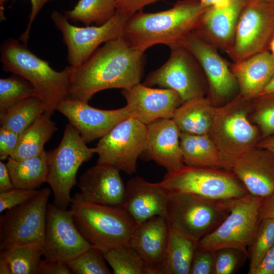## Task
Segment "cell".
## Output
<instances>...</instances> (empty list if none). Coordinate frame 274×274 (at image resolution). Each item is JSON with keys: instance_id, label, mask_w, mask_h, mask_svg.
<instances>
[{"instance_id": "obj_39", "label": "cell", "mask_w": 274, "mask_h": 274, "mask_svg": "<svg viewBox=\"0 0 274 274\" xmlns=\"http://www.w3.org/2000/svg\"><path fill=\"white\" fill-rule=\"evenodd\" d=\"M248 258L247 251L225 247L215 250L214 274H233L244 265Z\"/></svg>"}, {"instance_id": "obj_14", "label": "cell", "mask_w": 274, "mask_h": 274, "mask_svg": "<svg viewBox=\"0 0 274 274\" xmlns=\"http://www.w3.org/2000/svg\"><path fill=\"white\" fill-rule=\"evenodd\" d=\"M147 125L129 117L99 139L97 162L111 165L127 175L136 172L138 159L146 147Z\"/></svg>"}, {"instance_id": "obj_38", "label": "cell", "mask_w": 274, "mask_h": 274, "mask_svg": "<svg viewBox=\"0 0 274 274\" xmlns=\"http://www.w3.org/2000/svg\"><path fill=\"white\" fill-rule=\"evenodd\" d=\"M72 273L76 274H110L104 253L92 246L67 263Z\"/></svg>"}, {"instance_id": "obj_36", "label": "cell", "mask_w": 274, "mask_h": 274, "mask_svg": "<svg viewBox=\"0 0 274 274\" xmlns=\"http://www.w3.org/2000/svg\"><path fill=\"white\" fill-rule=\"evenodd\" d=\"M104 256L114 274H145L143 261L130 246L111 249Z\"/></svg>"}, {"instance_id": "obj_13", "label": "cell", "mask_w": 274, "mask_h": 274, "mask_svg": "<svg viewBox=\"0 0 274 274\" xmlns=\"http://www.w3.org/2000/svg\"><path fill=\"white\" fill-rule=\"evenodd\" d=\"M51 19L63 37L67 47V60L76 66L85 62L102 43L122 37L129 17L116 11L106 23L99 26L78 27L69 23L63 14L54 10Z\"/></svg>"}, {"instance_id": "obj_23", "label": "cell", "mask_w": 274, "mask_h": 274, "mask_svg": "<svg viewBox=\"0 0 274 274\" xmlns=\"http://www.w3.org/2000/svg\"><path fill=\"white\" fill-rule=\"evenodd\" d=\"M169 234L167 219L156 216L137 224L130 246L143 262L145 274H158Z\"/></svg>"}, {"instance_id": "obj_34", "label": "cell", "mask_w": 274, "mask_h": 274, "mask_svg": "<svg viewBox=\"0 0 274 274\" xmlns=\"http://www.w3.org/2000/svg\"><path fill=\"white\" fill-rule=\"evenodd\" d=\"M273 245L274 218L260 220L247 248L250 260L248 274H252L260 265Z\"/></svg>"}, {"instance_id": "obj_22", "label": "cell", "mask_w": 274, "mask_h": 274, "mask_svg": "<svg viewBox=\"0 0 274 274\" xmlns=\"http://www.w3.org/2000/svg\"><path fill=\"white\" fill-rule=\"evenodd\" d=\"M169 194L159 182L151 183L135 177L126 185L122 207L137 224L156 216L167 219Z\"/></svg>"}, {"instance_id": "obj_49", "label": "cell", "mask_w": 274, "mask_h": 274, "mask_svg": "<svg viewBox=\"0 0 274 274\" xmlns=\"http://www.w3.org/2000/svg\"><path fill=\"white\" fill-rule=\"evenodd\" d=\"M256 146L268 149L274 153V135L261 140Z\"/></svg>"}, {"instance_id": "obj_25", "label": "cell", "mask_w": 274, "mask_h": 274, "mask_svg": "<svg viewBox=\"0 0 274 274\" xmlns=\"http://www.w3.org/2000/svg\"><path fill=\"white\" fill-rule=\"evenodd\" d=\"M238 94L247 100L259 96L274 76V56L265 51L231 64Z\"/></svg>"}, {"instance_id": "obj_42", "label": "cell", "mask_w": 274, "mask_h": 274, "mask_svg": "<svg viewBox=\"0 0 274 274\" xmlns=\"http://www.w3.org/2000/svg\"><path fill=\"white\" fill-rule=\"evenodd\" d=\"M20 139L18 133L3 127L0 128V159L9 158L16 149Z\"/></svg>"}, {"instance_id": "obj_5", "label": "cell", "mask_w": 274, "mask_h": 274, "mask_svg": "<svg viewBox=\"0 0 274 274\" xmlns=\"http://www.w3.org/2000/svg\"><path fill=\"white\" fill-rule=\"evenodd\" d=\"M251 100L238 94L226 104L215 107L208 135L220 156L221 168L227 170L238 158L255 147L261 134L252 120Z\"/></svg>"}, {"instance_id": "obj_20", "label": "cell", "mask_w": 274, "mask_h": 274, "mask_svg": "<svg viewBox=\"0 0 274 274\" xmlns=\"http://www.w3.org/2000/svg\"><path fill=\"white\" fill-rule=\"evenodd\" d=\"M116 167L97 163L83 173L78 182L79 193L86 202L113 207H122L126 185Z\"/></svg>"}, {"instance_id": "obj_6", "label": "cell", "mask_w": 274, "mask_h": 274, "mask_svg": "<svg viewBox=\"0 0 274 274\" xmlns=\"http://www.w3.org/2000/svg\"><path fill=\"white\" fill-rule=\"evenodd\" d=\"M232 200L169 191L167 208L169 225L197 243L215 229L226 217Z\"/></svg>"}, {"instance_id": "obj_15", "label": "cell", "mask_w": 274, "mask_h": 274, "mask_svg": "<svg viewBox=\"0 0 274 274\" xmlns=\"http://www.w3.org/2000/svg\"><path fill=\"white\" fill-rule=\"evenodd\" d=\"M91 246L78 229L70 210L48 203L43 247L45 259L67 264Z\"/></svg>"}, {"instance_id": "obj_4", "label": "cell", "mask_w": 274, "mask_h": 274, "mask_svg": "<svg viewBox=\"0 0 274 274\" xmlns=\"http://www.w3.org/2000/svg\"><path fill=\"white\" fill-rule=\"evenodd\" d=\"M70 206L80 232L103 253L130 246L137 223L122 207L89 203L84 200L79 193L72 197Z\"/></svg>"}, {"instance_id": "obj_46", "label": "cell", "mask_w": 274, "mask_h": 274, "mask_svg": "<svg viewBox=\"0 0 274 274\" xmlns=\"http://www.w3.org/2000/svg\"><path fill=\"white\" fill-rule=\"evenodd\" d=\"M252 274H274V245Z\"/></svg>"}, {"instance_id": "obj_29", "label": "cell", "mask_w": 274, "mask_h": 274, "mask_svg": "<svg viewBox=\"0 0 274 274\" xmlns=\"http://www.w3.org/2000/svg\"><path fill=\"white\" fill-rule=\"evenodd\" d=\"M47 152L23 159L8 158L6 163L14 188L37 189L47 182Z\"/></svg>"}, {"instance_id": "obj_54", "label": "cell", "mask_w": 274, "mask_h": 274, "mask_svg": "<svg viewBox=\"0 0 274 274\" xmlns=\"http://www.w3.org/2000/svg\"><path fill=\"white\" fill-rule=\"evenodd\" d=\"M269 50L271 51V53L274 56V36L270 43Z\"/></svg>"}, {"instance_id": "obj_41", "label": "cell", "mask_w": 274, "mask_h": 274, "mask_svg": "<svg viewBox=\"0 0 274 274\" xmlns=\"http://www.w3.org/2000/svg\"><path fill=\"white\" fill-rule=\"evenodd\" d=\"M215 251L196 249L189 274H214Z\"/></svg>"}, {"instance_id": "obj_35", "label": "cell", "mask_w": 274, "mask_h": 274, "mask_svg": "<svg viewBox=\"0 0 274 274\" xmlns=\"http://www.w3.org/2000/svg\"><path fill=\"white\" fill-rule=\"evenodd\" d=\"M35 96L32 85L21 76H12L0 79V114L20 101Z\"/></svg>"}, {"instance_id": "obj_11", "label": "cell", "mask_w": 274, "mask_h": 274, "mask_svg": "<svg viewBox=\"0 0 274 274\" xmlns=\"http://www.w3.org/2000/svg\"><path fill=\"white\" fill-rule=\"evenodd\" d=\"M274 36V4L248 0L241 13L234 40L226 52L232 63L269 51Z\"/></svg>"}, {"instance_id": "obj_10", "label": "cell", "mask_w": 274, "mask_h": 274, "mask_svg": "<svg viewBox=\"0 0 274 274\" xmlns=\"http://www.w3.org/2000/svg\"><path fill=\"white\" fill-rule=\"evenodd\" d=\"M160 184L169 191L194 193L216 199H230L249 193L230 172L210 167L184 165L166 172Z\"/></svg>"}, {"instance_id": "obj_1", "label": "cell", "mask_w": 274, "mask_h": 274, "mask_svg": "<svg viewBox=\"0 0 274 274\" xmlns=\"http://www.w3.org/2000/svg\"><path fill=\"white\" fill-rule=\"evenodd\" d=\"M144 52L130 47L123 37L108 41L83 63L70 67L67 98L88 102L96 93L128 89L141 83Z\"/></svg>"}, {"instance_id": "obj_27", "label": "cell", "mask_w": 274, "mask_h": 274, "mask_svg": "<svg viewBox=\"0 0 274 274\" xmlns=\"http://www.w3.org/2000/svg\"><path fill=\"white\" fill-rule=\"evenodd\" d=\"M197 243L169 225L166 251L158 274H189Z\"/></svg>"}, {"instance_id": "obj_43", "label": "cell", "mask_w": 274, "mask_h": 274, "mask_svg": "<svg viewBox=\"0 0 274 274\" xmlns=\"http://www.w3.org/2000/svg\"><path fill=\"white\" fill-rule=\"evenodd\" d=\"M117 11L130 17L137 12L149 5L159 0H113Z\"/></svg>"}, {"instance_id": "obj_21", "label": "cell", "mask_w": 274, "mask_h": 274, "mask_svg": "<svg viewBox=\"0 0 274 274\" xmlns=\"http://www.w3.org/2000/svg\"><path fill=\"white\" fill-rule=\"evenodd\" d=\"M180 131L173 119H160L147 125L144 160H152L173 172L185 165L180 144Z\"/></svg>"}, {"instance_id": "obj_3", "label": "cell", "mask_w": 274, "mask_h": 274, "mask_svg": "<svg viewBox=\"0 0 274 274\" xmlns=\"http://www.w3.org/2000/svg\"><path fill=\"white\" fill-rule=\"evenodd\" d=\"M0 52L3 70L27 80L32 85L35 96L41 100L45 112L53 114L60 102L68 97L70 66L56 71L26 45L13 38L2 43Z\"/></svg>"}, {"instance_id": "obj_16", "label": "cell", "mask_w": 274, "mask_h": 274, "mask_svg": "<svg viewBox=\"0 0 274 274\" xmlns=\"http://www.w3.org/2000/svg\"><path fill=\"white\" fill-rule=\"evenodd\" d=\"M178 46L188 50L201 65L208 82V97L212 102L230 100L238 94V84L231 64L220 55L218 49L193 32L183 38Z\"/></svg>"}, {"instance_id": "obj_26", "label": "cell", "mask_w": 274, "mask_h": 274, "mask_svg": "<svg viewBox=\"0 0 274 274\" xmlns=\"http://www.w3.org/2000/svg\"><path fill=\"white\" fill-rule=\"evenodd\" d=\"M215 107L207 97L183 101L175 110L173 119L181 132L208 134L213 121Z\"/></svg>"}, {"instance_id": "obj_28", "label": "cell", "mask_w": 274, "mask_h": 274, "mask_svg": "<svg viewBox=\"0 0 274 274\" xmlns=\"http://www.w3.org/2000/svg\"><path fill=\"white\" fill-rule=\"evenodd\" d=\"M51 116L45 112L21 133L18 145L10 157L21 160L44 152L45 144L58 129L51 119Z\"/></svg>"}, {"instance_id": "obj_12", "label": "cell", "mask_w": 274, "mask_h": 274, "mask_svg": "<svg viewBox=\"0 0 274 274\" xmlns=\"http://www.w3.org/2000/svg\"><path fill=\"white\" fill-rule=\"evenodd\" d=\"M168 60L151 72L142 83L152 87L173 89L180 95L182 101L204 96L208 91L207 78L195 56L186 48L177 46L170 48Z\"/></svg>"}, {"instance_id": "obj_17", "label": "cell", "mask_w": 274, "mask_h": 274, "mask_svg": "<svg viewBox=\"0 0 274 274\" xmlns=\"http://www.w3.org/2000/svg\"><path fill=\"white\" fill-rule=\"evenodd\" d=\"M57 111L62 114L87 144L99 139L115 125L130 117L125 107L115 110H101L88 102L68 98L62 100Z\"/></svg>"}, {"instance_id": "obj_55", "label": "cell", "mask_w": 274, "mask_h": 274, "mask_svg": "<svg viewBox=\"0 0 274 274\" xmlns=\"http://www.w3.org/2000/svg\"><path fill=\"white\" fill-rule=\"evenodd\" d=\"M274 4V0H260Z\"/></svg>"}, {"instance_id": "obj_9", "label": "cell", "mask_w": 274, "mask_h": 274, "mask_svg": "<svg viewBox=\"0 0 274 274\" xmlns=\"http://www.w3.org/2000/svg\"><path fill=\"white\" fill-rule=\"evenodd\" d=\"M263 198L248 193L232 199L226 217L197 242L196 249L215 251L232 247L247 251L260 221Z\"/></svg>"}, {"instance_id": "obj_45", "label": "cell", "mask_w": 274, "mask_h": 274, "mask_svg": "<svg viewBox=\"0 0 274 274\" xmlns=\"http://www.w3.org/2000/svg\"><path fill=\"white\" fill-rule=\"evenodd\" d=\"M31 4V10L29 15V21L26 28L19 37L22 43L27 45L29 38L32 24L44 6L48 2L53 0H29Z\"/></svg>"}, {"instance_id": "obj_31", "label": "cell", "mask_w": 274, "mask_h": 274, "mask_svg": "<svg viewBox=\"0 0 274 274\" xmlns=\"http://www.w3.org/2000/svg\"><path fill=\"white\" fill-rule=\"evenodd\" d=\"M45 112L41 100L35 96H30L0 114L1 127L20 135Z\"/></svg>"}, {"instance_id": "obj_50", "label": "cell", "mask_w": 274, "mask_h": 274, "mask_svg": "<svg viewBox=\"0 0 274 274\" xmlns=\"http://www.w3.org/2000/svg\"><path fill=\"white\" fill-rule=\"evenodd\" d=\"M209 6L217 8H223L227 6L232 0H198Z\"/></svg>"}, {"instance_id": "obj_48", "label": "cell", "mask_w": 274, "mask_h": 274, "mask_svg": "<svg viewBox=\"0 0 274 274\" xmlns=\"http://www.w3.org/2000/svg\"><path fill=\"white\" fill-rule=\"evenodd\" d=\"M14 188L6 163L0 161V193Z\"/></svg>"}, {"instance_id": "obj_19", "label": "cell", "mask_w": 274, "mask_h": 274, "mask_svg": "<svg viewBox=\"0 0 274 274\" xmlns=\"http://www.w3.org/2000/svg\"><path fill=\"white\" fill-rule=\"evenodd\" d=\"M252 195L264 198L274 190V153L255 146L236 159L227 170Z\"/></svg>"}, {"instance_id": "obj_18", "label": "cell", "mask_w": 274, "mask_h": 274, "mask_svg": "<svg viewBox=\"0 0 274 274\" xmlns=\"http://www.w3.org/2000/svg\"><path fill=\"white\" fill-rule=\"evenodd\" d=\"M126 108L132 117L146 125L160 119H172L183 102L179 94L168 88H153L139 83L128 89H122Z\"/></svg>"}, {"instance_id": "obj_52", "label": "cell", "mask_w": 274, "mask_h": 274, "mask_svg": "<svg viewBox=\"0 0 274 274\" xmlns=\"http://www.w3.org/2000/svg\"><path fill=\"white\" fill-rule=\"evenodd\" d=\"M266 94H274V76L269 83L262 90L260 95Z\"/></svg>"}, {"instance_id": "obj_8", "label": "cell", "mask_w": 274, "mask_h": 274, "mask_svg": "<svg viewBox=\"0 0 274 274\" xmlns=\"http://www.w3.org/2000/svg\"><path fill=\"white\" fill-rule=\"evenodd\" d=\"M49 188L39 190L30 199L7 210L0 218V249L30 245L43 248Z\"/></svg>"}, {"instance_id": "obj_51", "label": "cell", "mask_w": 274, "mask_h": 274, "mask_svg": "<svg viewBox=\"0 0 274 274\" xmlns=\"http://www.w3.org/2000/svg\"><path fill=\"white\" fill-rule=\"evenodd\" d=\"M0 273L12 274L11 268L7 260L0 254Z\"/></svg>"}, {"instance_id": "obj_40", "label": "cell", "mask_w": 274, "mask_h": 274, "mask_svg": "<svg viewBox=\"0 0 274 274\" xmlns=\"http://www.w3.org/2000/svg\"><path fill=\"white\" fill-rule=\"evenodd\" d=\"M37 189L14 188L0 193V213L11 209L30 199L38 192Z\"/></svg>"}, {"instance_id": "obj_37", "label": "cell", "mask_w": 274, "mask_h": 274, "mask_svg": "<svg viewBox=\"0 0 274 274\" xmlns=\"http://www.w3.org/2000/svg\"><path fill=\"white\" fill-rule=\"evenodd\" d=\"M251 102L252 120L260 130L261 140L274 135V94L260 95Z\"/></svg>"}, {"instance_id": "obj_44", "label": "cell", "mask_w": 274, "mask_h": 274, "mask_svg": "<svg viewBox=\"0 0 274 274\" xmlns=\"http://www.w3.org/2000/svg\"><path fill=\"white\" fill-rule=\"evenodd\" d=\"M71 270L67 264L57 261L41 259L36 274H70Z\"/></svg>"}, {"instance_id": "obj_2", "label": "cell", "mask_w": 274, "mask_h": 274, "mask_svg": "<svg viewBox=\"0 0 274 274\" xmlns=\"http://www.w3.org/2000/svg\"><path fill=\"white\" fill-rule=\"evenodd\" d=\"M209 6L198 0H182L161 12L140 10L127 20L122 37L130 47L144 52L156 44L177 46L196 29Z\"/></svg>"}, {"instance_id": "obj_33", "label": "cell", "mask_w": 274, "mask_h": 274, "mask_svg": "<svg viewBox=\"0 0 274 274\" xmlns=\"http://www.w3.org/2000/svg\"><path fill=\"white\" fill-rule=\"evenodd\" d=\"M1 255L8 261L12 274H36L43 248L36 246H16L2 250Z\"/></svg>"}, {"instance_id": "obj_30", "label": "cell", "mask_w": 274, "mask_h": 274, "mask_svg": "<svg viewBox=\"0 0 274 274\" xmlns=\"http://www.w3.org/2000/svg\"><path fill=\"white\" fill-rule=\"evenodd\" d=\"M180 144L185 165L221 168L219 152L208 134L181 132Z\"/></svg>"}, {"instance_id": "obj_7", "label": "cell", "mask_w": 274, "mask_h": 274, "mask_svg": "<svg viewBox=\"0 0 274 274\" xmlns=\"http://www.w3.org/2000/svg\"><path fill=\"white\" fill-rule=\"evenodd\" d=\"M96 153L95 148H89L78 131L67 124L59 145L47 152V182L53 194V204L66 210L70 205L71 191L77 185L78 169Z\"/></svg>"}, {"instance_id": "obj_47", "label": "cell", "mask_w": 274, "mask_h": 274, "mask_svg": "<svg viewBox=\"0 0 274 274\" xmlns=\"http://www.w3.org/2000/svg\"><path fill=\"white\" fill-rule=\"evenodd\" d=\"M259 217L260 220L264 218H274V190L263 198Z\"/></svg>"}, {"instance_id": "obj_24", "label": "cell", "mask_w": 274, "mask_h": 274, "mask_svg": "<svg viewBox=\"0 0 274 274\" xmlns=\"http://www.w3.org/2000/svg\"><path fill=\"white\" fill-rule=\"evenodd\" d=\"M247 1L232 0L223 8L209 6L193 32L226 52L232 44L241 13Z\"/></svg>"}, {"instance_id": "obj_32", "label": "cell", "mask_w": 274, "mask_h": 274, "mask_svg": "<svg viewBox=\"0 0 274 274\" xmlns=\"http://www.w3.org/2000/svg\"><path fill=\"white\" fill-rule=\"evenodd\" d=\"M116 11L113 0H80L72 10L64 11L63 15L68 20L86 26L93 23L99 26L111 19Z\"/></svg>"}, {"instance_id": "obj_53", "label": "cell", "mask_w": 274, "mask_h": 274, "mask_svg": "<svg viewBox=\"0 0 274 274\" xmlns=\"http://www.w3.org/2000/svg\"><path fill=\"white\" fill-rule=\"evenodd\" d=\"M9 0H0V20L4 21L6 20L5 15V4Z\"/></svg>"}]
</instances>
